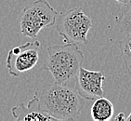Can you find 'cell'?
<instances>
[{"mask_svg": "<svg viewBox=\"0 0 131 121\" xmlns=\"http://www.w3.org/2000/svg\"><path fill=\"white\" fill-rule=\"evenodd\" d=\"M41 108L57 120H76L85 103L77 91L65 85L53 83L38 88L35 92Z\"/></svg>", "mask_w": 131, "mask_h": 121, "instance_id": "6da1fadb", "label": "cell"}, {"mask_svg": "<svg viewBox=\"0 0 131 121\" xmlns=\"http://www.w3.org/2000/svg\"><path fill=\"white\" fill-rule=\"evenodd\" d=\"M119 30L123 34H131V2L124 6L123 10L116 18Z\"/></svg>", "mask_w": 131, "mask_h": 121, "instance_id": "9c48e42d", "label": "cell"}, {"mask_svg": "<svg viewBox=\"0 0 131 121\" xmlns=\"http://www.w3.org/2000/svg\"><path fill=\"white\" fill-rule=\"evenodd\" d=\"M12 116L19 121H58L41 108L38 99L34 96L27 104H20L11 108Z\"/></svg>", "mask_w": 131, "mask_h": 121, "instance_id": "52a82bcc", "label": "cell"}, {"mask_svg": "<svg viewBox=\"0 0 131 121\" xmlns=\"http://www.w3.org/2000/svg\"><path fill=\"white\" fill-rule=\"evenodd\" d=\"M92 119L95 121H109L113 119L114 114V104L109 99L100 97L96 99L90 109Z\"/></svg>", "mask_w": 131, "mask_h": 121, "instance_id": "ba28073f", "label": "cell"}, {"mask_svg": "<svg viewBox=\"0 0 131 121\" xmlns=\"http://www.w3.org/2000/svg\"><path fill=\"white\" fill-rule=\"evenodd\" d=\"M126 121H131V112H130V114H129L128 116H126Z\"/></svg>", "mask_w": 131, "mask_h": 121, "instance_id": "4fadbf2b", "label": "cell"}, {"mask_svg": "<svg viewBox=\"0 0 131 121\" xmlns=\"http://www.w3.org/2000/svg\"><path fill=\"white\" fill-rule=\"evenodd\" d=\"M56 30L65 43L88 44V35L92 27V19L83 11L82 7H76L59 13Z\"/></svg>", "mask_w": 131, "mask_h": 121, "instance_id": "277c9868", "label": "cell"}, {"mask_svg": "<svg viewBox=\"0 0 131 121\" xmlns=\"http://www.w3.org/2000/svg\"><path fill=\"white\" fill-rule=\"evenodd\" d=\"M59 12L47 0H35L23 9L20 17V33L24 36L36 38L42 29L57 22Z\"/></svg>", "mask_w": 131, "mask_h": 121, "instance_id": "3957f363", "label": "cell"}, {"mask_svg": "<svg viewBox=\"0 0 131 121\" xmlns=\"http://www.w3.org/2000/svg\"><path fill=\"white\" fill-rule=\"evenodd\" d=\"M104 74L101 71L88 70L81 66L75 78V90L86 100H96L104 96Z\"/></svg>", "mask_w": 131, "mask_h": 121, "instance_id": "8992f818", "label": "cell"}, {"mask_svg": "<svg viewBox=\"0 0 131 121\" xmlns=\"http://www.w3.org/2000/svg\"><path fill=\"white\" fill-rule=\"evenodd\" d=\"M119 48L126 71L131 74V34H126L119 42Z\"/></svg>", "mask_w": 131, "mask_h": 121, "instance_id": "30bf717a", "label": "cell"}, {"mask_svg": "<svg viewBox=\"0 0 131 121\" xmlns=\"http://www.w3.org/2000/svg\"><path fill=\"white\" fill-rule=\"evenodd\" d=\"M40 42L35 40L14 47L7 56V69L10 76H20L37 65L41 58Z\"/></svg>", "mask_w": 131, "mask_h": 121, "instance_id": "5b68a950", "label": "cell"}, {"mask_svg": "<svg viewBox=\"0 0 131 121\" xmlns=\"http://www.w3.org/2000/svg\"><path fill=\"white\" fill-rule=\"evenodd\" d=\"M114 120H116V121H126V115H125V113H119L118 115L114 117Z\"/></svg>", "mask_w": 131, "mask_h": 121, "instance_id": "8fae6325", "label": "cell"}, {"mask_svg": "<svg viewBox=\"0 0 131 121\" xmlns=\"http://www.w3.org/2000/svg\"><path fill=\"white\" fill-rule=\"evenodd\" d=\"M115 1L117 3H119V4H121V5H124V6L127 5L128 3L131 2V0H115Z\"/></svg>", "mask_w": 131, "mask_h": 121, "instance_id": "7c38bea8", "label": "cell"}, {"mask_svg": "<svg viewBox=\"0 0 131 121\" xmlns=\"http://www.w3.org/2000/svg\"><path fill=\"white\" fill-rule=\"evenodd\" d=\"M47 52L48 56L42 67L51 74L55 83L67 86V84L75 80L84 62V54L77 44L49 46Z\"/></svg>", "mask_w": 131, "mask_h": 121, "instance_id": "7a4b0ae2", "label": "cell"}]
</instances>
